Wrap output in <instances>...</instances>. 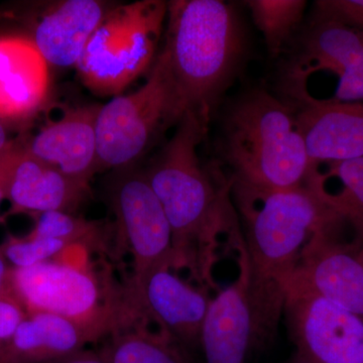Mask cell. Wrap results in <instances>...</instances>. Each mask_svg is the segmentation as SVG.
<instances>
[{"instance_id":"obj_1","label":"cell","mask_w":363,"mask_h":363,"mask_svg":"<svg viewBox=\"0 0 363 363\" xmlns=\"http://www.w3.org/2000/svg\"><path fill=\"white\" fill-rule=\"evenodd\" d=\"M207 128L186 112L143 173L171 226L174 271L188 269L198 283L212 286L219 240L238 230V223L229 198L231 181H215L198 156Z\"/></svg>"},{"instance_id":"obj_2","label":"cell","mask_w":363,"mask_h":363,"mask_svg":"<svg viewBox=\"0 0 363 363\" xmlns=\"http://www.w3.org/2000/svg\"><path fill=\"white\" fill-rule=\"evenodd\" d=\"M245 228L248 289L255 308L281 312L286 283L315 234L345 218L309 183L289 190H260L231 180Z\"/></svg>"},{"instance_id":"obj_3","label":"cell","mask_w":363,"mask_h":363,"mask_svg":"<svg viewBox=\"0 0 363 363\" xmlns=\"http://www.w3.org/2000/svg\"><path fill=\"white\" fill-rule=\"evenodd\" d=\"M164 37L162 52L182 111L208 124L245 55L238 14L221 0H173L168 2Z\"/></svg>"},{"instance_id":"obj_4","label":"cell","mask_w":363,"mask_h":363,"mask_svg":"<svg viewBox=\"0 0 363 363\" xmlns=\"http://www.w3.org/2000/svg\"><path fill=\"white\" fill-rule=\"evenodd\" d=\"M222 150L234 180L260 190L304 186L315 168L296 112L264 90L243 95L227 112Z\"/></svg>"},{"instance_id":"obj_5","label":"cell","mask_w":363,"mask_h":363,"mask_svg":"<svg viewBox=\"0 0 363 363\" xmlns=\"http://www.w3.org/2000/svg\"><path fill=\"white\" fill-rule=\"evenodd\" d=\"M168 14L162 0H142L109 9L75 68L94 94L121 95L152 67Z\"/></svg>"},{"instance_id":"obj_6","label":"cell","mask_w":363,"mask_h":363,"mask_svg":"<svg viewBox=\"0 0 363 363\" xmlns=\"http://www.w3.org/2000/svg\"><path fill=\"white\" fill-rule=\"evenodd\" d=\"M184 116L161 52L142 87L100 105L96 118L98 172L131 168Z\"/></svg>"},{"instance_id":"obj_7","label":"cell","mask_w":363,"mask_h":363,"mask_svg":"<svg viewBox=\"0 0 363 363\" xmlns=\"http://www.w3.org/2000/svg\"><path fill=\"white\" fill-rule=\"evenodd\" d=\"M88 264L52 259L13 267V295L26 314L51 313L111 334L128 322L124 292L117 294Z\"/></svg>"},{"instance_id":"obj_8","label":"cell","mask_w":363,"mask_h":363,"mask_svg":"<svg viewBox=\"0 0 363 363\" xmlns=\"http://www.w3.org/2000/svg\"><path fill=\"white\" fill-rule=\"evenodd\" d=\"M286 326L300 357L312 363H363V319L292 279L286 283Z\"/></svg>"},{"instance_id":"obj_9","label":"cell","mask_w":363,"mask_h":363,"mask_svg":"<svg viewBox=\"0 0 363 363\" xmlns=\"http://www.w3.org/2000/svg\"><path fill=\"white\" fill-rule=\"evenodd\" d=\"M109 185L116 231L133 255V276L157 267L173 269L171 226L161 202L143 172L119 169Z\"/></svg>"},{"instance_id":"obj_10","label":"cell","mask_w":363,"mask_h":363,"mask_svg":"<svg viewBox=\"0 0 363 363\" xmlns=\"http://www.w3.org/2000/svg\"><path fill=\"white\" fill-rule=\"evenodd\" d=\"M124 300L133 319L154 322L160 333L184 350L199 347L200 336L211 298L202 288L182 279L172 267L133 276Z\"/></svg>"},{"instance_id":"obj_11","label":"cell","mask_w":363,"mask_h":363,"mask_svg":"<svg viewBox=\"0 0 363 363\" xmlns=\"http://www.w3.org/2000/svg\"><path fill=\"white\" fill-rule=\"evenodd\" d=\"M319 71L338 76L333 100L362 102L363 100V28L338 21L313 20L303 35L297 54L286 68L291 94L301 100L309 95L308 78Z\"/></svg>"},{"instance_id":"obj_12","label":"cell","mask_w":363,"mask_h":363,"mask_svg":"<svg viewBox=\"0 0 363 363\" xmlns=\"http://www.w3.org/2000/svg\"><path fill=\"white\" fill-rule=\"evenodd\" d=\"M240 266L238 279L210 301L200 336L204 363H247L255 345L245 250L241 252Z\"/></svg>"},{"instance_id":"obj_13","label":"cell","mask_w":363,"mask_h":363,"mask_svg":"<svg viewBox=\"0 0 363 363\" xmlns=\"http://www.w3.org/2000/svg\"><path fill=\"white\" fill-rule=\"evenodd\" d=\"M99 107L83 105L65 111L26 143V152L64 175L89 185L98 172L96 118Z\"/></svg>"},{"instance_id":"obj_14","label":"cell","mask_w":363,"mask_h":363,"mask_svg":"<svg viewBox=\"0 0 363 363\" xmlns=\"http://www.w3.org/2000/svg\"><path fill=\"white\" fill-rule=\"evenodd\" d=\"M363 319V262L330 238L315 234L290 278Z\"/></svg>"},{"instance_id":"obj_15","label":"cell","mask_w":363,"mask_h":363,"mask_svg":"<svg viewBox=\"0 0 363 363\" xmlns=\"http://www.w3.org/2000/svg\"><path fill=\"white\" fill-rule=\"evenodd\" d=\"M296 119L313 164L363 157V102L301 100Z\"/></svg>"},{"instance_id":"obj_16","label":"cell","mask_w":363,"mask_h":363,"mask_svg":"<svg viewBox=\"0 0 363 363\" xmlns=\"http://www.w3.org/2000/svg\"><path fill=\"white\" fill-rule=\"evenodd\" d=\"M50 67L30 38H0V121H21L44 106Z\"/></svg>"},{"instance_id":"obj_17","label":"cell","mask_w":363,"mask_h":363,"mask_svg":"<svg viewBox=\"0 0 363 363\" xmlns=\"http://www.w3.org/2000/svg\"><path fill=\"white\" fill-rule=\"evenodd\" d=\"M114 4L99 0H62L40 16L32 39L50 66L76 67L90 38Z\"/></svg>"},{"instance_id":"obj_18","label":"cell","mask_w":363,"mask_h":363,"mask_svg":"<svg viewBox=\"0 0 363 363\" xmlns=\"http://www.w3.org/2000/svg\"><path fill=\"white\" fill-rule=\"evenodd\" d=\"M109 334L51 313L26 314L13 337L0 350V363H44L95 342Z\"/></svg>"},{"instance_id":"obj_19","label":"cell","mask_w":363,"mask_h":363,"mask_svg":"<svg viewBox=\"0 0 363 363\" xmlns=\"http://www.w3.org/2000/svg\"><path fill=\"white\" fill-rule=\"evenodd\" d=\"M89 193V185L30 156L25 145V152L9 179L6 199L11 202V213L62 211L74 214Z\"/></svg>"},{"instance_id":"obj_20","label":"cell","mask_w":363,"mask_h":363,"mask_svg":"<svg viewBox=\"0 0 363 363\" xmlns=\"http://www.w3.org/2000/svg\"><path fill=\"white\" fill-rule=\"evenodd\" d=\"M108 336L98 351L108 363H190L180 345L136 323L119 327Z\"/></svg>"},{"instance_id":"obj_21","label":"cell","mask_w":363,"mask_h":363,"mask_svg":"<svg viewBox=\"0 0 363 363\" xmlns=\"http://www.w3.org/2000/svg\"><path fill=\"white\" fill-rule=\"evenodd\" d=\"M250 7L253 23L262 33L267 50L272 56L281 54L304 16L305 0H250Z\"/></svg>"},{"instance_id":"obj_22","label":"cell","mask_w":363,"mask_h":363,"mask_svg":"<svg viewBox=\"0 0 363 363\" xmlns=\"http://www.w3.org/2000/svg\"><path fill=\"white\" fill-rule=\"evenodd\" d=\"M107 229L104 223L62 211L37 214L30 236L64 241L71 245L101 247Z\"/></svg>"},{"instance_id":"obj_23","label":"cell","mask_w":363,"mask_h":363,"mask_svg":"<svg viewBox=\"0 0 363 363\" xmlns=\"http://www.w3.org/2000/svg\"><path fill=\"white\" fill-rule=\"evenodd\" d=\"M329 171L321 173L327 178H335L342 185L339 194L323 195L327 202L345 217L357 221L363 216V157L347 161L328 162Z\"/></svg>"},{"instance_id":"obj_24","label":"cell","mask_w":363,"mask_h":363,"mask_svg":"<svg viewBox=\"0 0 363 363\" xmlns=\"http://www.w3.org/2000/svg\"><path fill=\"white\" fill-rule=\"evenodd\" d=\"M72 247L74 245L64 241L33 238L30 234L21 238L11 236L0 245L7 262L13 267H32L59 259Z\"/></svg>"},{"instance_id":"obj_25","label":"cell","mask_w":363,"mask_h":363,"mask_svg":"<svg viewBox=\"0 0 363 363\" xmlns=\"http://www.w3.org/2000/svg\"><path fill=\"white\" fill-rule=\"evenodd\" d=\"M315 7L314 20L338 21L363 28V0H319Z\"/></svg>"},{"instance_id":"obj_26","label":"cell","mask_w":363,"mask_h":363,"mask_svg":"<svg viewBox=\"0 0 363 363\" xmlns=\"http://www.w3.org/2000/svg\"><path fill=\"white\" fill-rule=\"evenodd\" d=\"M26 316L25 309L16 298H0V350L11 340Z\"/></svg>"},{"instance_id":"obj_27","label":"cell","mask_w":363,"mask_h":363,"mask_svg":"<svg viewBox=\"0 0 363 363\" xmlns=\"http://www.w3.org/2000/svg\"><path fill=\"white\" fill-rule=\"evenodd\" d=\"M25 152V145L18 143H11L4 152H0V205L6 199L9 179L14 167Z\"/></svg>"},{"instance_id":"obj_28","label":"cell","mask_w":363,"mask_h":363,"mask_svg":"<svg viewBox=\"0 0 363 363\" xmlns=\"http://www.w3.org/2000/svg\"><path fill=\"white\" fill-rule=\"evenodd\" d=\"M44 363H108L99 352L92 350H79Z\"/></svg>"},{"instance_id":"obj_29","label":"cell","mask_w":363,"mask_h":363,"mask_svg":"<svg viewBox=\"0 0 363 363\" xmlns=\"http://www.w3.org/2000/svg\"><path fill=\"white\" fill-rule=\"evenodd\" d=\"M11 274H13V267L7 262L0 248V298L13 297Z\"/></svg>"},{"instance_id":"obj_30","label":"cell","mask_w":363,"mask_h":363,"mask_svg":"<svg viewBox=\"0 0 363 363\" xmlns=\"http://www.w3.org/2000/svg\"><path fill=\"white\" fill-rule=\"evenodd\" d=\"M9 140H7V133L4 128V121H0V152H4L9 145Z\"/></svg>"},{"instance_id":"obj_31","label":"cell","mask_w":363,"mask_h":363,"mask_svg":"<svg viewBox=\"0 0 363 363\" xmlns=\"http://www.w3.org/2000/svg\"><path fill=\"white\" fill-rule=\"evenodd\" d=\"M286 363H312L309 360L305 359L304 357H300L298 353H295L290 360H288Z\"/></svg>"}]
</instances>
